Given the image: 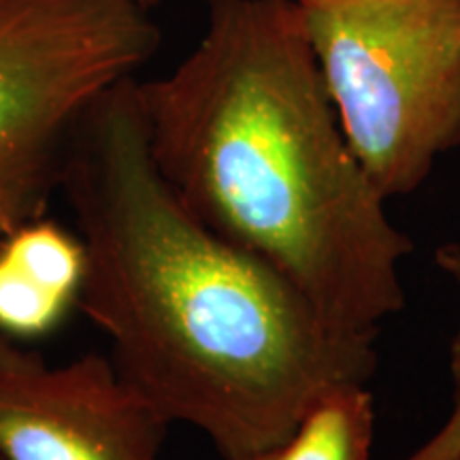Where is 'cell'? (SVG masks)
I'll return each mask as SVG.
<instances>
[{"label": "cell", "mask_w": 460, "mask_h": 460, "mask_svg": "<svg viewBox=\"0 0 460 460\" xmlns=\"http://www.w3.org/2000/svg\"><path fill=\"white\" fill-rule=\"evenodd\" d=\"M139 3H141L143 7H146V9L152 11V7H156V4L160 3V0H139Z\"/></svg>", "instance_id": "cell-10"}, {"label": "cell", "mask_w": 460, "mask_h": 460, "mask_svg": "<svg viewBox=\"0 0 460 460\" xmlns=\"http://www.w3.org/2000/svg\"><path fill=\"white\" fill-rule=\"evenodd\" d=\"M0 460H3V458H0Z\"/></svg>", "instance_id": "cell-12"}, {"label": "cell", "mask_w": 460, "mask_h": 460, "mask_svg": "<svg viewBox=\"0 0 460 460\" xmlns=\"http://www.w3.org/2000/svg\"><path fill=\"white\" fill-rule=\"evenodd\" d=\"M354 156L410 197L460 146V0H296Z\"/></svg>", "instance_id": "cell-3"}, {"label": "cell", "mask_w": 460, "mask_h": 460, "mask_svg": "<svg viewBox=\"0 0 460 460\" xmlns=\"http://www.w3.org/2000/svg\"><path fill=\"white\" fill-rule=\"evenodd\" d=\"M158 45L139 0H0V241L45 216L75 126Z\"/></svg>", "instance_id": "cell-4"}, {"label": "cell", "mask_w": 460, "mask_h": 460, "mask_svg": "<svg viewBox=\"0 0 460 460\" xmlns=\"http://www.w3.org/2000/svg\"><path fill=\"white\" fill-rule=\"evenodd\" d=\"M376 399L367 384H341L309 407L279 446L245 460H371Z\"/></svg>", "instance_id": "cell-7"}, {"label": "cell", "mask_w": 460, "mask_h": 460, "mask_svg": "<svg viewBox=\"0 0 460 460\" xmlns=\"http://www.w3.org/2000/svg\"><path fill=\"white\" fill-rule=\"evenodd\" d=\"M85 247L77 230L48 216L0 241V335L28 343L60 329L77 309Z\"/></svg>", "instance_id": "cell-6"}, {"label": "cell", "mask_w": 460, "mask_h": 460, "mask_svg": "<svg viewBox=\"0 0 460 460\" xmlns=\"http://www.w3.org/2000/svg\"><path fill=\"white\" fill-rule=\"evenodd\" d=\"M452 410L433 435L402 460H456L460 456V324L450 343Z\"/></svg>", "instance_id": "cell-8"}, {"label": "cell", "mask_w": 460, "mask_h": 460, "mask_svg": "<svg viewBox=\"0 0 460 460\" xmlns=\"http://www.w3.org/2000/svg\"><path fill=\"white\" fill-rule=\"evenodd\" d=\"M166 429L109 356L51 365L0 335L3 460H160Z\"/></svg>", "instance_id": "cell-5"}, {"label": "cell", "mask_w": 460, "mask_h": 460, "mask_svg": "<svg viewBox=\"0 0 460 460\" xmlns=\"http://www.w3.org/2000/svg\"><path fill=\"white\" fill-rule=\"evenodd\" d=\"M456 460H460V456H458V458H456Z\"/></svg>", "instance_id": "cell-11"}, {"label": "cell", "mask_w": 460, "mask_h": 460, "mask_svg": "<svg viewBox=\"0 0 460 460\" xmlns=\"http://www.w3.org/2000/svg\"><path fill=\"white\" fill-rule=\"evenodd\" d=\"M58 192L85 247L77 309L109 339L119 376L224 460L279 446L326 390L376 373V341L337 331L181 205L149 152L137 77L82 115Z\"/></svg>", "instance_id": "cell-1"}, {"label": "cell", "mask_w": 460, "mask_h": 460, "mask_svg": "<svg viewBox=\"0 0 460 460\" xmlns=\"http://www.w3.org/2000/svg\"><path fill=\"white\" fill-rule=\"evenodd\" d=\"M137 94L154 163L190 214L337 331L376 341L405 307L413 243L345 139L296 0H209L197 48Z\"/></svg>", "instance_id": "cell-2"}, {"label": "cell", "mask_w": 460, "mask_h": 460, "mask_svg": "<svg viewBox=\"0 0 460 460\" xmlns=\"http://www.w3.org/2000/svg\"><path fill=\"white\" fill-rule=\"evenodd\" d=\"M435 264L452 279L460 281V243L441 245L435 252Z\"/></svg>", "instance_id": "cell-9"}]
</instances>
